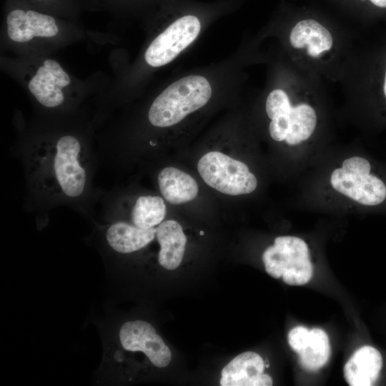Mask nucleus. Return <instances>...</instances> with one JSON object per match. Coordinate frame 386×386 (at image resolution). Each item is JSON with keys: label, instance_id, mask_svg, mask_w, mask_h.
<instances>
[{"label": "nucleus", "instance_id": "f257e3e1", "mask_svg": "<svg viewBox=\"0 0 386 386\" xmlns=\"http://www.w3.org/2000/svg\"><path fill=\"white\" fill-rule=\"evenodd\" d=\"M325 198L365 212L386 213V163L365 152L348 154L325 176Z\"/></svg>", "mask_w": 386, "mask_h": 386}, {"label": "nucleus", "instance_id": "f03ea898", "mask_svg": "<svg viewBox=\"0 0 386 386\" xmlns=\"http://www.w3.org/2000/svg\"><path fill=\"white\" fill-rule=\"evenodd\" d=\"M211 96L212 87L205 77L190 75L179 79L154 99L149 110V121L154 127H172L206 105Z\"/></svg>", "mask_w": 386, "mask_h": 386}, {"label": "nucleus", "instance_id": "7ed1b4c3", "mask_svg": "<svg viewBox=\"0 0 386 386\" xmlns=\"http://www.w3.org/2000/svg\"><path fill=\"white\" fill-rule=\"evenodd\" d=\"M265 270L271 277L289 285L307 283L313 274L310 249L306 242L297 236H279L262 254Z\"/></svg>", "mask_w": 386, "mask_h": 386}, {"label": "nucleus", "instance_id": "20e7f679", "mask_svg": "<svg viewBox=\"0 0 386 386\" xmlns=\"http://www.w3.org/2000/svg\"><path fill=\"white\" fill-rule=\"evenodd\" d=\"M197 169L207 184L223 194H247L257 187L256 176L246 164L219 152H209L202 156Z\"/></svg>", "mask_w": 386, "mask_h": 386}, {"label": "nucleus", "instance_id": "39448f33", "mask_svg": "<svg viewBox=\"0 0 386 386\" xmlns=\"http://www.w3.org/2000/svg\"><path fill=\"white\" fill-rule=\"evenodd\" d=\"M115 344L117 347L107 345L106 353L142 352L154 366L159 368L167 367L171 362L169 348L154 327L144 320L124 322L117 330Z\"/></svg>", "mask_w": 386, "mask_h": 386}, {"label": "nucleus", "instance_id": "423d86ee", "mask_svg": "<svg viewBox=\"0 0 386 386\" xmlns=\"http://www.w3.org/2000/svg\"><path fill=\"white\" fill-rule=\"evenodd\" d=\"M200 29V21L194 16L177 19L149 44L144 54L146 62L153 67L169 64L196 39Z\"/></svg>", "mask_w": 386, "mask_h": 386}, {"label": "nucleus", "instance_id": "0eeeda50", "mask_svg": "<svg viewBox=\"0 0 386 386\" xmlns=\"http://www.w3.org/2000/svg\"><path fill=\"white\" fill-rule=\"evenodd\" d=\"M53 159L55 178L63 194L77 198L84 192L86 174L79 162L81 146L71 135L61 137L56 144Z\"/></svg>", "mask_w": 386, "mask_h": 386}, {"label": "nucleus", "instance_id": "6e6552de", "mask_svg": "<svg viewBox=\"0 0 386 386\" xmlns=\"http://www.w3.org/2000/svg\"><path fill=\"white\" fill-rule=\"evenodd\" d=\"M70 81L69 76L57 61L47 59L38 69L28 86L41 105L51 108L63 103L64 96L61 89Z\"/></svg>", "mask_w": 386, "mask_h": 386}, {"label": "nucleus", "instance_id": "1a4fd4ad", "mask_svg": "<svg viewBox=\"0 0 386 386\" xmlns=\"http://www.w3.org/2000/svg\"><path fill=\"white\" fill-rule=\"evenodd\" d=\"M264 364L259 355L245 352L238 355L222 370V386H270L271 377L264 374Z\"/></svg>", "mask_w": 386, "mask_h": 386}, {"label": "nucleus", "instance_id": "9d476101", "mask_svg": "<svg viewBox=\"0 0 386 386\" xmlns=\"http://www.w3.org/2000/svg\"><path fill=\"white\" fill-rule=\"evenodd\" d=\"M6 24L8 36L16 42H27L34 36L51 37L59 31L52 16L32 10L11 11L7 15Z\"/></svg>", "mask_w": 386, "mask_h": 386}, {"label": "nucleus", "instance_id": "9b49d317", "mask_svg": "<svg viewBox=\"0 0 386 386\" xmlns=\"http://www.w3.org/2000/svg\"><path fill=\"white\" fill-rule=\"evenodd\" d=\"M382 366L380 352L371 346H364L347 362L344 376L350 386H370L377 380Z\"/></svg>", "mask_w": 386, "mask_h": 386}, {"label": "nucleus", "instance_id": "f8f14e48", "mask_svg": "<svg viewBox=\"0 0 386 386\" xmlns=\"http://www.w3.org/2000/svg\"><path fill=\"white\" fill-rule=\"evenodd\" d=\"M156 237L160 245L159 264L169 270L177 268L182 261L187 243L182 226L175 220L164 221L157 227Z\"/></svg>", "mask_w": 386, "mask_h": 386}, {"label": "nucleus", "instance_id": "ddd939ff", "mask_svg": "<svg viewBox=\"0 0 386 386\" xmlns=\"http://www.w3.org/2000/svg\"><path fill=\"white\" fill-rule=\"evenodd\" d=\"M157 228L142 229L124 222H116L107 228L109 247L119 254H130L148 245L156 236Z\"/></svg>", "mask_w": 386, "mask_h": 386}, {"label": "nucleus", "instance_id": "4468645a", "mask_svg": "<svg viewBox=\"0 0 386 386\" xmlns=\"http://www.w3.org/2000/svg\"><path fill=\"white\" fill-rule=\"evenodd\" d=\"M290 41L294 48L307 47L312 57H318L322 52L329 51L333 42L330 31L313 19L299 21L291 31Z\"/></svg>", "mask_w": 386, "mask_h": 386}, {"label": "nucleus", "instance_id": "2eb2a0df", "mask_svg": "<svg viewBox=\"0 0 386 386\" xmlns=\"http://www.w3.org/2000/svg\"><path fill=\"white\" fill-rule=\"evenodd\" d=\"M158 184L164 198L172 204L193 200L199 191L198 184L192 177L171 167L159 173Z\"/></svg>", "mask_w": 386, "mask_h": 386}, {"label": "nucleus", "instance_id": "dca6fc26", "mask_svg": "<svg viewBox=\"0 0 386 386\" xmlns=\"http://www.w3.org/2000/svg\"><path fill=\"white\" fill-rule=\"evenodd\" d=\"M289 128L284 143L290 147H300L315 132L317 116L315 109L306 103L291 105L288 112Z\"/></svg>", "mask_w": 386, "mask_h": 386}, {"label": "nucleus", "instance_id": "f3484780", "mask_svg": "<svg viewBox=\"0 0 386 386\" xmlns=\"http://www.w3.org/2000/svg\"><path fill=\"white\" fill-rule=\"evenodd\" d=\"M291 105L287 94L281 89L272 91L267 98L265 109L271 119L269 133L275 142L285 141L289 128L288 112Z\"/></svg>", "mask_w": 386, "mask_h": 386}, {"label": "nucleus", "instance_id": "a211bd4d", "mask_svg": "<svg viewBox=\"0 0 386 386\" xmlns=\"http://www.w3.org/2000/svg\"><path fill=\"white\" fill-rule=\"evenodd\" d=\"M298 355L300 362L306 370L316 371L322 367L330 355V345L325 332L319 328L310 330L307 343Z\"/></svg>", "mask_w": 386, "mask_h": 386}, {"label": "nucleus", "instance_id": "6ab92c4d", "mask_svg": "<svg viewBox=\"0 0 386 386\" xmlns=\"http://www.w3.org/2000/svg\"><path fill=\"white\" fill-rule=\"evenodd\" d=\"M166 205L162 198L157 196L139 197L132 211L134 225L142 229H151L163 222Z\"/></svg>", "mask_w": 386, "mask_h": 386}, {"label": "nucleus", "instance_id": "aec40b11", "mask_svg": "<svg viewBox=\"0 0 386 386\" xmlns=\"http://www.w3.org/2000/svg\"><path fill=\"white\" fill-rule=\"evenodd\" d=\"M310 330L307 328L298 326L291 330L288 334V342L291 348L297 354L305 347Z\"/></svg>", "mask_w": 386, "mask_h": 386}, {"label": "nucleus", "instance_id": "412c9836", "mask_svg": "<svg viewBox=\"0 0 386 386\" xmlns=\"http://www.w3.org/2000/svg\"><path fill=\"white\" fill-rule=\"evenodd\" d=\"M373 4L377 6L385 8L386 7V0H370Z\"/></svg>", "mask_w": 386, "mask_h": 386}, {"label": "nucleus", "instance_id": "4be33fe9", "mask_svg": "<svg viewBox=\"0 0 386 386\" xmlns=\"http://www.w3.org/2000/svg\"><path fill=\"white\" fill-rule=\"evenodd\" d=\"M384 94L386 98V72H385V81H384Z\"/></svg>", "mask_w": 386, "mask_h": 386}, {"label": "nucleus", "instance_id": "5701e85b", "mask_svg": "<svg viewBox=\"0 0 386 386\" xmlns=\"http://www.w3.org/2000/svg\"><path fill=\"white\" fill-rule=\"evenodd\" d=\"M199 234H200V235H203L204 234V232L203 231H201Z\"/></svg>", "mask_w": 386, "mask_h": 386}]
</instances>
